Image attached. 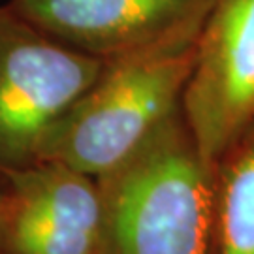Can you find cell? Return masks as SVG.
Here are the masks:
<instances>
[{"label":"cell","instance_id":"1","mask_svg":"<svg viewBox=\"0 0 254 254\" xmlns=\"http://www.w3.org/2000/svg\"><path fill=\"white\" fill-rule=\"evenodd\" d=\"M104 254H207L215 168L183 109L115 170L98 177Z\"/></svg>","mask_w":254,"mask_h":254},{"label":"cell","instance_id":"2","mask_svg":"<svg viewBox=\"0 0 254 254\" xmlns=\"http://www.w3.org/2000/svg\"><path fill=\"white\" fill-rule=\"evenodd\" d=\"M201 27L104 61L98 79L47 134L40 160L96 179L125 162L181 111Z\"/></svg>","mask_w":254,"mask_h":254},{"label":"cell","instance_id":"3","mask_svg":"<svg viewBox=\"0 0 254 254\" xmlns=\"http://www.w3.org/2000/svg\"><path fill=\"white\" fill-rule=\"evenodd\" d=\"M104 61L0 6V172L40 160L51 128L98 79Z\"/></svg>","mask_w":254,"mask_h":254},{"label":"cell","instance_id":"4","mask_svg":"<svg viewBox=\"0 0 254 254\" xmlns=\"http://www.w3.org/2000/svg\"><path fill=\"white\" fill-rule=\"evenodd\" d=\"M181 109L211 168L254 130V0L213 2Z\"/></svg>","mask_w":254,"mask_h":254},{"label":"cell","instance_id":"5","mask_svg":"<svg viewBox=\"0 0 254 254\" xmlns=\"http://www.w3.org/2000/svg\"><path fill=\"white\" fill-rule=\"evenodd\" d=\"M0 254H104L98 179L59 160L0 172Z\"/></svg>","mask_w":254,"mask_h":254},{"label":"cell","instance_id":"6","mask_svg":"<svg viewBox=\"0 0 254 254\" xmlns=\"http://www.w3.org/2000/svg\"><path fill=\"white\" fill-rule=\"evenodd\" d=\"M215 0H9L64 46L108 61L205 23Z\"/></svg>","mask_w":254,"mask_h":254},{"label":"cell","instance_id":"7","mask_svg":"<svg viewBox=\"0 0 254 254\" xmlns=\"http://www.w3.org/2000/svg\"><path fill=\"white\" fill-rule=\"evenodd\" d=\"M207 254H254V130L215 164Z\"/></svg>","mask_w":254,"mask_h":254},{"label":"cell","instance_id":"8","mask_svg":"<svg viewBox=\"0 0 254 254\" xmlns=\"http://www.w3.org/2000/svg\"><path fill=\"white\" fill-rule=\"evenodd\" d=\"M2 215H4V187L0 183V228H2Z\"/></svg>","mask_w":254,"mask_h":254}]
</instances>
